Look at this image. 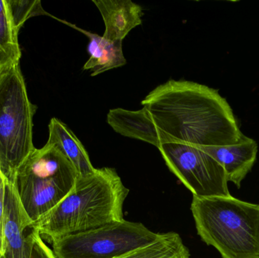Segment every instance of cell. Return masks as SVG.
Returning a JSON list of instances; mask_svg holds the SVG:
<instances>
[{
  "label": "cell",
  "instance_id": "1",
  "mask_svg": "<svg viewBox=\"0 0 259 258\" xmlns=\"http://www.w3.org/2000/svg\"><path fill=\"white\" fill-rule=\"evenodd\" d=\"M141 104L167 142L222 146L237 143L244 135L219 91L196 82L168 80Z\"/></svg>",
  "mask_w": 259,
  "mask_h": 258
},
{
  "label": "cell",
  "instance_id": "2",
  "mask_svg": "<svg viewBox=\"0 0 259 258\" xmlns=\"http://www.w3.org/2000/svg\"><path fill=\"white\" fill-rule=\"evenodd\" d=\"M129 193L113 168L95 169L78 177L71 192L47 215L33 223L50 242L81 232L124 221L123 207Z\"/></svg>",
  "mask_w": 259,
  "mask_h": 258
},
{
  "label": "cell",
  "instance_id": "3",
  "mask_svg": "<svg viewBox=\"0 0 259 258\" xmlns=\"http://www.w3.org/2000/svg\"><path fill=\"white\" fill-rule=\"evenodd\" d=\"M198 234L222 258H259V204L231 196H193Z\"/></svg>",
  "mask_w": 259,
  "mask_h": 258
},
{
  "label": "cell",
  "instance_id": "4",
  "mask_svg": "<svg viewBox=\"0 0 259 258\" xmlns=\"http://www.w3.org/2000/svg\"><path fill=\"white\" fill-rule=\"evenodd\" d=\"M78 174L54 145L35 148L18 168L13 184L21 204L34 223L57 205L74 187Z\"/></svg>",
  "mask_w": 259,
  "mask_h": 258
},
{
  "label": "cell",
  "instance_id": "5",
  "mask_svg": "<svg viewBox=\"0 0 259 258\" xmlns=\"http://www.w3.org/2000/svg\"><path fill=\"white\" fill-rule=\"evenodd\" d=\"M36 109L27 95L20 65L0 73V168L10 183L36 148L33 118Z\"/></svg>",
  "mask_w": 259,
  "mask_h": 258
},
{
  "label": "cell",
  "instance_id": "6",
  "mask_svg": "<svg viewBox=\"0 0 259 258\" xmlns=\"http://www.w3.org/2000/svg\"><path fill=\"white\" fill-rule=\"evenodd\" d=\"M159 236L140 223L124 220L59 238L52 245L56 258H117L152 243Z\"/></svg>",
  "mask_w": 259,
  "mask_h": 258
},
{
  "label": "cell",
  "instance_id": "7",
  "mask_svg": "<svg viewBox=\"0 0 259 258\" xmlns=\"http://www.w3.org/2000/svg\"><path fill=\"white\" fill-rule=\"evenodd\" d=\"M170 171L198 198L230 196L224 168L199 147L178 142L158 148Z\"/></svg>",
  "mask_w": 259,
  "mask_h": 258
},
{
  "label": "cell",
  "instance_id": "8",
  "mask_svg": "<svg viewBox=\"0 0 259 258\" xmlns=\"http://www.w3.org/2000/svg\"><path fill=\"white\" fill-rule=\"evenodd\" d=\"M35 228L13 183L6 186L4 258H30Z\"/></svg>",
  "mask_w": 259,
  "mask_h": 258
},
{
  "label": "cell",
  "instance_id": "9",
  "mask_svg": "<svg viewBox=\"0 0 259 258\" xmlns=\"http://www.w3.org/2000/svg\"><path fill=\"white\" fill-rule=\"evenodd\" d=\"M225 170L228 181L240 188L241 183L256 161L258 144L243 135L237 143L222 146L199 147Z\"/></svg>",
  "mask_w": 259,
  "mask_h": 258
},
{
  "label": "cell",
  "instance_id": "10",
  "mask_svg": "<svg viewBox=\"0 0 259 258\" xmlns=\"http://www.w3.org/2000/svg\"><path fill=\"white\" fill-rule=\"evenodd\" d=\"M101 13L106 30L103 37L123 41L131 30L143 22V8L131 0H93Z\"/></svg>",
  "mask_w": 259,
  "mask_h": 258
},
{
  "label": "cell",
  "instance_id": "11",
  "mask_svg": "<svg viewBox=\"0 0 259 258\" xmlns=\"http://www.w3.org/2000/svg\"><path fill=\"white\" fill-rule=\"evenodd\" d=\"M107 122L116 133L144 141L158 148L161 144L167 142V138L157 128L144 107L139 111L112 109L108 114Z\"/></svg>",
  "mask_w": 259,
  "mask_h": 258
},
{
  "label": "cell",
  "instance_id": "12",
  "mask_svg": "<svg viewBox=\"0 0 259 258\" xmlns=\"http://www.w3.org/2000/svg\"><path fill=\"white\" fill-rule=\"evenodd\" d=\"M61 22L81 32L89 38L87 50L91 57L83 66V70L91 71L92 77L124 66L127 63L123 53L122 41H110L103 36L79 28L67 21H61Z\"/></svg>",
  "mask_w": 259,
  "mask_h": 258
},
{
  "label": "cell",
  "instance_id": "13",
  "mask_svg": "<svg viewBox=\"0 0 259 258\" xmlns=\"http://www.w3.org/2000/svg\"><path fill=\"white\" fill-rule=\"evenodd\" d=\"M47 143L56 146L70 161L78 177H84L95 171L83 144L71 129L58 118H52L49 124Z\"/></svg>",
  "mask_w": 259,
  "mask_h": 258
},
{
  "label": "cell",
  "instance_id": "14",
  "mask_svg": "<svg viewBox=\"0 0 259 258\" xmlns=\"http://www.w3.org/2000/svg\"><path fill=\"white\" fill-rule=\"evenodd\" d=\"M7 0H0V73L19 65L21 50Z\"/></svg>",
  "mask_w": 259,
  "mask_h": 258
},
{
  "label": "cell",
  "instance_id": "15",
  "mask_svg": "<svg viewBox=\"0 0 259 258\" xmlns=\"http://www.w3.org/2000/svg\"><path fill=\"white\" fill-rule=\"evenodd\" d=\"M117 258H190V252L178 233L160 234L152 243Z\"/></svg>",
  "mask_w": 259,
  "mask_h": 258
},
{
  "label": "cell",
  "instance_id": "16",
  "mask_svg": "<svg viewBox=\"0 0 259 258\" xmlns=\"http://www.w3.org/2000/svg\"><path fill=\"white\" fill-rule=\"evenodd\" d=\"M7 3L10 9L14 24L18 31L29 18L39 16V15H49V16L53 17L44 10L41 2L39 0H34V1L7 0ZM53 18L59 21L58 18L55 17Z\"/></svg>",
  "mask_w": 259,
  "mask_h": 258
},
{
  "label": "cell",
  "instance_id": "17",
  "mask_svg": "<svg viewBox=\"0 0 259 258\" xmlns=\"http://www.w3.org/2000/svg\"><path fill=\"white\" fill-rule=\"evenodd\" d=\"M7 179L0 172V258L4 254V224L6 212V193Z\"/></svg>",
  "mask_w": 259,
  "mask_h": 258
},
{
  "label": "cell",
  "instance_id": "18",
  "mask_svg": "<svg viewBox=\"0 0 259 258\" xmlns=\"http://www.w3.org/2000/svg\"><path fill=\"white\" fill-rule=\"evenodd\" d=\"M30 258H56L53 251L46 245L36 229L33 234Z\"/></svg>",
  "mask_w": 259,
  "mask_h": 258
},
{
  "label": "cell",
  "instance_id": "19",
  "mask_svg": "<svg viewBox=\"0 0 259 258\" xmlns=\"http://www.w3.org/2000/svg\"><path fill=\"white\" fill-rule=\"evenodd\" d=\"M0 172L2 173V171H1V168H0ZM2 174H3V173H2Z\"/></svg>",
  "mask_w": 259,
  "mask_h": 258
},
{
  "label": "cell",
  "instance_id": "20",
  "mask_svg": "<svg viewBox=\"0 0 259 258\" xmlns=\"http://www.w3.org/2000/svg\"><path fill=\"white\" fill-rule=\"evenodd\" d=\"M1 258H4V257H1Z\"/></svg>",
  "mask_w": 259,
  "mask_h": 258
}]
</instances>
